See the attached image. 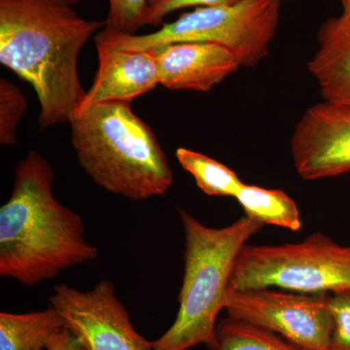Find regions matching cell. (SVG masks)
<instances>
[{
    "mask_svg": "<svg viewBox=\"0 0 350 350\" xmlns=\"http://www.w3.org/2000/svg\"><path fill=\"white\" fill-rule=\"evenodd\" d=\"M105 27L68 0H0V64L33 88L41 129L75 118L87 94L78 57Z\"/></svg>",
    "mask_w": 350,
    "mask_h": 350,
    "instance_id": "1",
    "label": "cell"
},
{
    "mask_svg": "<svg viewBox=\"0 0 350 350\" xmlns=\"http://www.w3.org/2000/svg\"><path fill=\"white\" fill-rule=\"evenodd\" d=\"M55 172L39 152L18 163L10 198L0 208V275L31 287L96 261L83 218L56 199Z\"/></svg>",
    "mask_w": 350,
    "mask_h": 350,
    "instance_id": "2",
    "label": "cell"
},
{
    "mask_svg": "<svg viewBox=\"0 0 350 350\" xmlns=\"http://www.w3.org/2000/svg\"><path fill=\"white\" fill-rule=\"evenodd\" d=\"M69 124L78 162L98 187L135 202L161 197L172 187L167 155L131 103H98Z\"/></svg>",
    "mask_w": 350,
    "mask_h": 350,
    "instance_id": "3",
    "label": "cell"
},
{
    "mask_svg": "<svg viewBox=\"0 0 350 350\" xmlns=\"http://www.w3.org/2000/svg\"><path fill=\"white\" fill-rule=\"evenodd\" d=\"M184 238V273L174 324L153 340V350L217 347L216 327L239 252L264 224L244 216L223 228L202 224L178 208Z\"/></svg>",
    "mask_w": 350,
    "mask_h": 350,
    "instance_id": "4",
    "label": "cell"
},
{
    "mask_svg": "<svg viewBox=\"0 0 350 350\" xmlns=\"http://www.w3.org/2000/svg\"><path fill=\"white\" fill-rule=\"evenodd\" d=\"M280 11L282 0H241L229 5L197 7L151 33H125L103 27L94 39L131 52L174 43H217L232 51L241 66L253 68L269 55Z\"/></svg>",
    "mask_w": 350,
    "mask_h": 350,
    "instance_id": "5",
    "label": "cell"
},
{
    "mask_svg": "<svg viewBox=\"0 0 350 350\" xmlns=\"http://www.w3.org/2000/svg\"><path fill=\"white\" fill-rule=\"evenodd\" d=\"M230 288H278L306 294L350 290V245L319 232L301 243L245 244L237 258Z\"/></svg>",
    "mask_w": 350,
    "mask_h": 350,
    "instance_id": "6",
    "label": "cell"
},
{
    "mask_svg": "<svg viewBox=\"0 0 350 350\" xmlns=\"http://www.w3.org/2000/svg\"><path fill=\"white\" fill-rule=\"evenodd\" d=\"M329 298L330 293L229 287L225 310L228 317L278 334L298 349L329 350L333 332Z\"/></svg>",
    "mask_w": 350,
    "mask_h": 350,
    "instance_id": "7",
    "label": "cell"
},
{
    "mask_svg": "<svg viewBox=\"0 0 350 350\" xmlns=\"http://www.w3.org/2000/svg\"><path fill=\"white\" fill-rule=\"evenodd\" d=\"M49 301L86 350H153V342L135 330L111 280L89 291L56 285Z\"/></svg>",
    "mask_w": 350,
    "mask_h": 350,
    "instance_id": "8",
    "label": "cell"
},
{
    "mask_svg": "<svg viewBox=\"0 0 350 350\" xmlns=\"http://www.w3.org/2000/svg\"><path fill=\"white\" fill-rule=\"evenodd\" d=\"M291 153L305 180L350 172V107L323 100L308 108L295 126Z\"/></svg>",
    "mask_w": 350,
    "mask_h": 350,
    "instance_id": "9",
    "label": "cell"
},
{
    "mask_svg": "<svg viewBox=\"0 0 350 350\" xmlns=\"http://www.w3.org/2000/svg\"><path fill=\"white\" fill-rule=\"evenodd\" d=\"M94 41L98 70L77 113L98 103H131L160 85V70L153 51L131 52L117 49L96 39Z\"/></svg>",
    "mask_w": 350,
    "mask_h": 350,
    "instance_id": "10",
    "label": "cell"
},
{
    "mask_svg": "<svg viewBox=\"0 0 350 350\" xmlns=\"http://www.w3.org/2000/svg\"><path fill=\"white\" fill-rule=\"evenodd\" d=\"M160 85L174 91L207 92L241 68L232 51L217 43L181 42L151 49Z\"/></svg>",
    "mask_w": 350,
    "mask_h": 350,
    "instance_id": "11",
    "label": "cell"
},
{
    "mask_svg": "<svg viewBox=\"0 0 350 350\" xmlns=\"http://www.w3.org/2000/svg\"><path fill=\"white\" fill-rule=\"evenodd\" d=\"M319 50L308 62L324 100L350 107V16L325 21L317 32Z\"/></svg>",
    "mask_w": 350,
    "mask_h": 350,
    "instance_id": "12",
    "label": "cell"
},
{
    "mask_svg": "<svg viewBox=\"0 0 350 350\" xmlns=\"http://www.w3.org/2000/svg\"><path fill=\"white\" fill-rule=\"evenodd\" d=\"M66 328L59 313L44 310L0 313V350H46L48 342Z\"/></svg>",
    "mask_w": 350,
    "mask_h": 350,
    "instance_id": "13",
    "label": "cell"
},
{
    "mask_svg": "<svg viewBox=\"0 0 350 350\" xmlns=\"http://www.w3.org/2000/svg\"><path fill=\"white\" fill-rule=\"evenodd\" d=\"M234 199L243 207L245 216L264 225L294 232L300 231L303 227L298 206L284 191L243 183Z\"/></svg>",
    "mask_w": 350,
    "mask_h": 350,
    "instance_id": "14",
    "label": "cell"
},
{
    "mask_svg": "<svg viewBox=\"0 0 350 350\" xmlns=\"http://www.w3.org/2000/svg\"><path fill=\"white\" fill-rule=\"evenodd\" d=\"M175 157L207 196L234 198L243 185L237 172L200 152L180 147L175 152Z\"/></svg>",
    "mask_w": 350,
    "mask_h": 350,
    "instance_id": "15",
    "label": "cell"
},
{
    "mask_svg": "<svg viewBox=\"0 0 350 350\" xmlns=\"http://www.w3.org/2000/svg\"><path fill=\"white\" fill-rule=\"evenodd\" d=\"M216 337L213 350H300L273 332L230 317L218 322Z\"/></svg>",
    "mask_w": 350,
    "mask_h": 350,
    "instance_id": "16",
    "label": "cell"
},
{
    "mask_svg": "<svg viewBox=\"0 0 350 350\" xmlns=\"http://www.w3.org/2000/svg\"><path fill=\"white\" fill-rule=\"evenodd\" d=\"M27 111V100L17 85L6 78H0V144H17V131Z\"/></svg>",
    "mask_w": 350,
    "mask_h": 350,
    "instance_id": "17",
    "label": "cell"
},
{
    "mask_svg": "<svg viewBox=\"0 0 350 350\" xmlns=\"http://www.w3.org/2000/svg\"><path fill=\"white\" fill-rule=\"evenodd\" d=\"M75 5L81 0H68ZM109 14L105 27L112 31L135 34L142 27L148 0H108Z\"/></svg>",
    "mask_w": 350,
    "mask_h": 350,
    "instance_id": "18",
    "label": "cell"
},
{
    "mask_svg": "<svg viewBox=\"0 0 350 350\" xmlns=\"http://www.w3.org/2000/svg\"><path fill=\"white\" fill-rule=\"evenodd\" d=\"M329 306L333 319L329 350H350V290L330 293Z\"/></svg>",
    "mask_w": 350,
    "mask_h": 350,
    "instance_id": "19",
    "label": "cell"
},
{
    "mask_svg": "<svg viewBox=\"0 0 350 350\" xmlns=\"http://www.w3.org/2000/svg\"><path fill=\"white\" fill-rule=\"evenodd\" d=\"M239 1L241 0H148L144 19H142V27L147 25L160 27L170 14L181 9L189 8V7L197 8V7L229 5Z\"/></svg>",
    "mask_w": 350,
    "mask_h": 350,
    "instance_id": "20",
    "label": "cell"
},
{
    "mask_svg": "<svg viewBox=\"0 0 350 350\" xmlns=\"http://www.w3.org/2000/svg\"><path fill=\"white\" fill-rule=\"evenodd\" d=\"M46 350H86V349L68 328H64L63 331L51 338Z\"/></svg>",
    "mask_w": 350,
    "mask_h": 350,
    "instance_id": "21",
    "label": "cell"
},
{
    "mask_svg": "<svg viewBox=\"0 0 350 350\" xmlns=\"http://www.w3.org/2000/svg\"><path fill=\"white\" fill-rule=\"evenodd\" d=\"M342 5V15L350 16V0H340Z\"/></svg>",
    "mask_w": 350,
    "mask_h": 350,
    "instance_id": "22",
    "label": "cell"
}]
</instances>
